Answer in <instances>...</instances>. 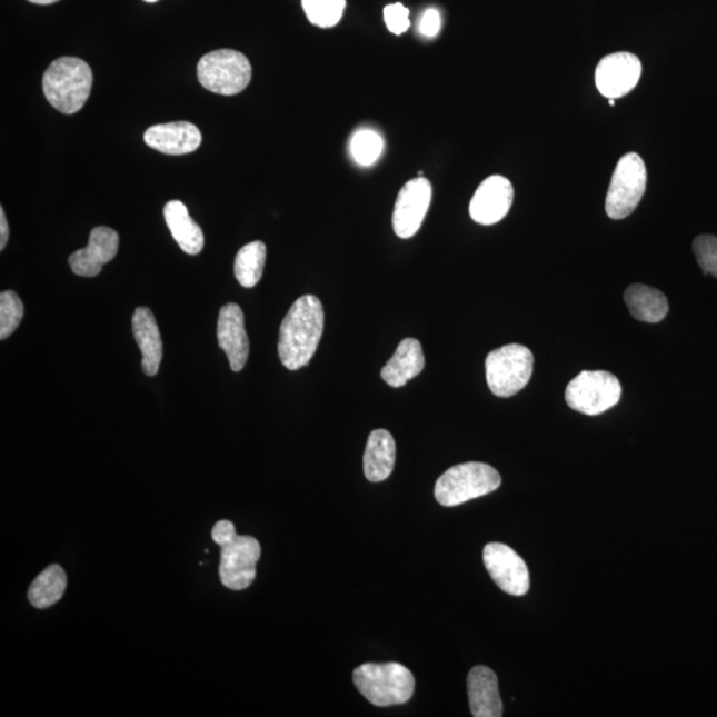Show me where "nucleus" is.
Wrapping results in <instances>:
<instances>
[{
  "mask_svg": "<svg viewBox=\"0 0 717 717\" xmlns=\"http://www.w3.org/2000/svg\"><path fill=\"white\" fill-rule=\"evenodd\" d=\"M323 330L322 302L313 296L297 299L287 312L279 331V359L287 370L298 371L310 364Z\"/></svg>",
  "mask_w": 717,
  "mask_h": 717,
  "instance_id": "f257e3e1",
  "label": "nucleus"
},
{
  "mask_svg": "<svg viewBox=\"0 0 717 717\" xmlns=\"http://www.w3.org/2000/svg\"><path fill=\"white\" fill-rule=\"evenodd\" d=\"M213 541L221 548L220 578L225 587L239 591L248 589L257 576L261 545L255 537L238 536L233 522L222 520L211 530Z\"/></svg>",
  "mask_w": 717,
  "mask_h": 717,
  "instance_id": "f03ea898",
  "label": "nucleus"
},
{
  "mask_svg": "<svg viewBox=\"0 0 717 717\" xmlns=\"http://www.w3.org/2000/svg\"><path fill=\"white\" fill-rule=\"evenodd\" d=\"M93 83L91 67L79 58H59L48 67L43 91L50 104L64 114H73L84 107Z\"/></svg>",
  "mask_w": 717,
  "mask_h": 717,
  "instance_id": "7ed1b4c3",
  "label": "nucleus"
},
{
  "mask_svg": "<svg viewBox=\"0 0 717 717\" xmlns=\"http://www.w3.org/2000/svg\"><path fill=\"white\" fill-rule=\"evenodd\" d=\"M358 691L374 706L405 705L415 691V678L400 664H366L353 671Z\"/></svg>",
  "mask_w": 717,
  "mask_h": 717,
  "instance_id": "20e7f679",
  "label": "nucleus"
},
{
  "mask_svg": "<svg viewBox=\"0 0 717 717\" xmlns=\"http://www.w3.org/2000/svg\"><path fill=\"white\" fill-rule=\"evenodd\" d=\"M501 476L482 462H466L449 468L435 485V497L442 507H459L500 488Z\"/></svg>",
  "mask_w": 717,
  "mask_h": 717,
  "instance_id": "39448f33",
  "label": "nucleus"
},
{
  "mask_svg": "<svg viewBox=\"0 0 717 717\" xmlns=\"http://www.w3.org/2000/svg\"><path fill=\"white\" fill-rule=\"evenodd\" d=\"M535 357L528 347L508 345L491 351L485 368L490 391L498 398H510L521 391L531 378Z\"/></svg>",
  "mask_w": 717,
  "mask_h": 717,
  "instance_id": "423d86ee",
  "label": "nucleus"
},
{
  "mask_svg": "<svg viewBox=\"0 0 717 717\" xmlns=\"http://www.w3.org/2000/svg\"><path fill=\"white\" fill-rule=\"evenodd\" d=\"M205 90L223 96L241 93L251 80V64L243 53L218 50L205 54L197 67Z\"/></svg>",
  "mask_w": 717,
  "mask_h": 717,
  "instance_id": "0eeeda50",
  "label": "nucleus"
},
{
  "mask_svg": "<svg viewBox=\"0 0 717 717\" xmlns=\"http://www.w3.org/2000/svg\"><path fill=\"white\" fill-rule=\"evenodd\" d=\"M647 187L645 161L637 153H627L614 170L606 197V213L613 220H624L637 209Z\"/></svg>",
  "mask_w": 717,
  "mask_h": 717,
  "instance_id": "6e6552de",
  "label": "nucleus"
},
{
  "mask_svg": "<svg viewBox=\"0 0 717 717\" xmlns=\"http://www.w3.org/2000/svg\"><path fill=\"white\" fill-rule=\"evenodd\" d=\"M621 396L619 380L606 371H584L566 388L565 399L574 411L596 416L617 406Z\"/></svg>",
  "mask_w": 717,
  "mask_h": 717,
  "instance_id": "1a4fd4ad",
  "label": "nucleus"
},
{
  "mask_svg": "<svg viewBox=\"0 0 717 717\" xmlns=\"http://www.w3.org/2000/svg\"><path fill=\"white\" fill-rule=\"evenodd\" d=\"M484 564L491 579L510 596L522 597L529 591L530 576L524 559L508 545L491 542L484 548Z\"/></svg>",
  "mask_w": 717,
  "mask_h": 717,
  "instance_id": "9d476101",
  "label": "nucleus"
},
{
  "mask_svg": "<svg viewBox=\"0 0 717 717\" xmlns=\"http://www.w3.org/2000/svg\"><path fill=\"white\" fill-rule=\"evenodd\" d=\"M430 201H432V186L425 177L408 181L395 203L392 227L396 236L408 239L418 233L428 213Z\"/></svg>",
  "mask_w": 717,
  "mask_h": 717,
  "instance_id": "9b49d317",
  "label": "nucleus"
},
{
  "mask_svg": "<svg viewBox=\"0 0 717 717\" xmlns=\"http://www.w3.org/2000/svg\"><path fill=\"white\" fill-rule=\"evenodd\" d=\"M640 60L633 53L617 52L600 60L596 71L598 91L609 99H619L638 86Z\"/></svg>",
  "mask_w": 717,
  "mask_h": 717,
  "instance_id": "f8f14e48",
  "label": "nucleus"
},
{
  "mask_svg": "<svg viewBox=\"0 0 717 717\" xmlns=\"http://www.w3.org/2000/svg\"><path fill=\"white\" fill-rule=\"evenodd\" d=\"M515 189L502 176H490L476 190L469 205L472 220L480 225H495L507 217L514 203Z\"/></svg>",
  "mask_w": 717,
  "mask_h": 717,
  "instance_id": "ddd939ff",
  "label": "nucleus"
},
{
  "mask_svg": "<svg viewBox=\"0 0 717 717\" xmlns=\"http://www.w3.org/2000/svg\"><path fill=\"white\" fill-rule=\"evenodd\" d=\"M217 337L218 343L227 353L231 370L242 371L249 358L250 345L241 307L236 303L222 307L218 318Z\"/></svg>",
  "mask_w": 717,
  "mask_h": 717,
  "instance_id": "4468645a",
  "label": "nucleus"
},
{
  "mask_svg": "<svg viewBox=\"0 0 717 717\" xmlns=\"http://www.w3.org/2000/svg\"><path fill=\"white\" fill-rule=\"evenodd\" d=\"M120 238L111 228L99 227L91 231L86 249L74 251L68 259L74 275L92 278L99 276L104 266L118 255Z\"/></svg>",
  "mask_w": 717,
  "mask_h": 717,
  "instance_id": "2eb2a0df",
  "label": "nucleus"
},
{
  "mask_svg": "<svg viewBox=\"0 0 717 717\" xmlns=\"http://www.w3.org/2000/svg\"><path fill=\"white\" fill-rule=\"evenodd\" d=\"M147 146L169 156L195 152L201 146L200 129L189 121L167 122L153 126L143 133Z\"/></svg>",
  "mask_w": 717,
  "mask_h": 717,
  "instance_id": "dca6fc26",
  "label": "nucleus"
},
{
  "mask_svg": "<svg viewBox=\"0 0 717 717\" xmlns=\"http://www.w3.org/2000/svg\"><path fill=\"white\" fill-rule=\"evenodd\" d=\"M470 711L475 717L502 716V701L498 693L497 676L490 668L477 666L468 675Z\"/></svg>",
  "mask_w": 717,
  "mask_h": 717,
  "instance_id": "f3484780",
  "label": "nucleus"
},
{
  "mask_svg": "<svg viewBox=\"0 0 717 717\" xmlns=\"http://www.w3.org/2000/svg\"><path fill=\"white\" fill-rule=\"evenodd\" d=\"M426 359L419 340L407 338L400 341L394 357L382 367L381 379L394 388L405 387L407 382L425 370Z\"/></svg>",
  "mask_w": 717,
  "mask_h": 717,
  "instance_id": "a211bd4d",
  "label": "nucleus"
},
{
  "mask_svg": "<svg viewBox=\"0 0 717 717\" xmlns=\"http://www.w3.org/2000/svg\"><path fill=\"white\" fill-rule=\"evenodd\" d=\"M136 343L142 352V371L155 377L160 370L162 360V340L153 312L147 307H139L132 319Z\"/></svg>",
  "mask_w": 717,
  "mask_h": 717,
  "instance_id": "6ab92c4d",
  "label": "nucleus"
},
{
  "mask_svg": "<svg viewBox=\"0 0 717 717\" xmlns=\"http://www.w3.org/2000/svg\"><path fill=\"white\" fill-rule=\"evenodd\" d=\"M396 461V444L386 429H377L368 437L364 457L368 481L381 482L391 476Z\"/></svg>",
  "mask_w": 717,
  "mask_h": 717,
  "instance_id": "aec40b11",
  "label": "nucleus"
},
{
  "mask_svg": "<svg viewBox=\"0 0 717 717\" xmlns=\"http://www.w3.org/2000/svg\"><path fill=\"white\" fill-rule=\"evenodd\" d=\"M163 217L170 233L180 248L190 256L200 255L205 238L200 227L189 216L188 208L181 201H169L163 208Z\"/></svg>",
  "mask_w": 717,
  "mask_h": 717,
  "instance_id": "412c9836",
  "label": "nucleus"
},
{
  "mask_svg": "<svg viewBox=\"0 0 717 717\" xmlns=\"http://www.w3.org/2000/svg\"><path fill=\"white\" fill-rule=\"evenodd\" d=\"M625 302L631 316L646 323L661 322L669 310L664 292L639 283L628 287L625 292Z\"/></svg>",
  "mask_w": 717,
  "mask_h": 717,
  "instance_id": "4be33fe9",
  "label": "nucleus"
},
{
  "mask_svg": "<svg viewBox=\"0 0 717 717\" xmlns=\"http://www.w3.org/2000/svg\"><path fill=\"white\" fill-rule=\"evenodd\" d=\"M66 589V571L59 565H51L33 580L27 596L37 609H48L63 598Z\"/></svg>",
  "mask_w": 717,
  "mask_h": 717,
  "instance_id": "5701e85b",
  "label": "nucleus"
},
{
  "mask_svg": "<svg viewBox=\"0 0 717 717\" xmlns=\"http://www.w3.org/2000/svg\"><path fill=\"white\" fill-rule=\"evenodd\" d=\"M266 262V245L256 241L243 246L237 252L235 275L239 285L251 289L261 281Z\"/></svg>",
  "mask_w": 717,
  "mask_h": 717,
  "instance_id": "b1692460",
  "label": "nucleus"
},
{
  "mask_svg": "<svg viewBox=\"0 0 717 717\" xmlns=\"http://www.w3.org/2000/svg\"><path fill=\"white\" fill-rule=\"evenodd\" d=\"M307 19L320 29H331L340 22L346 10V0H302Z\"/></svg>",
  "mask_w": 717,
  "mask_h": 717,
  "instance_id": "393cba45",
  "label": "nucleus"
},
{
  "mask_svg": "<svg viewBox=\"0 0 717 717\" xmlns=\"http://www.w3.org/2000/svg\"><path fill=\"white\" fill-rule=\"evenodd\" d=\"M385 141L372 129H360L351 140V155L361 167H371L379 160Z\"/></svg>",
  "mask_w": 717,
  "mask_h": 717,
  "instance_id": "a878e982",
  "label": "nucleus"
},
{
  "mask_svg": "<svg viewBox=\"0 0 717 717\" xmlns=\"http://www.w3.org/2000/svg\"><path fill=\"white\" fill-rule=\"evenodd\" d=\"M23 316L24 306L17 292L0 293V339L9 338L22 322Z\"/></svg>",
  "mask_w": 717,
  "mask_h": 717,
  "instance_id": "bb28decb",
  "label": "nucleus"
},
{
  "mask_svg": "<svg viewBox=\"0 0 717 717\" xmlns=\"http://www.w3.org/2000/svg\"><path fill=\"white\" fill-rule=\"evenodd\" d=\"M694 252L698 263L705 275H711L717 278V237L699 236L695 238Z\"/></svg>",
  "mask_w": 717,
  "mask_h": 717,
  "instance_id": "cd10ccee",
  "label": "nucleus"
},
{
  "mask_svg": "<svg viewBox=\"0 0 717 717\" xmlns=\"http://www.w3.org/2000/svg\"><path fill=\"white\" fill-rule=\"evenodd\" d=\"M385 22L389 31L395 36H401L411 26L409 23V10L401 3L388 4L385 9Z\"/></svg>",
  "mask_w": 717,
  "mask_h": 717,
  "instance_id": "c85d7f7f",
  "label": "nucleus"
},
{
  "mask_svg": "<svg viewBox=\"0 0 717 717\" xmlns=\"http://www.w3.org/2000/svg\"><path fill=\"white\" fill-rule=\"evenodd\" d=\"M441 30V16L436 9H428L420 19L419 31L426 38H435Z\"/></svg>",
  "mask_w": 717,
  "mask_h": 717,
  "instance_id": "c756f323",
  "label": "nucleus"
},
{
  "mask_svg": "<svg viewBox=\"0 0 717 717\" xmlns=\"http://www.w3.org/2000/svg\"><path fill=\"white\" fill-rule=\"evenodd\" d=\"M9 241V223H7L3 208H0V250H4Z\"/></svg>",
  "mask_w": 717,
  "mask_h": 717,
  "instance_id": "7c9ffc66",
  "label": "nucleus"
},
{
  "mask_svg": "<svg viewBox=\"0 0 717 717\" xmlns=\"http://www.w3.org/2000/svg\"><path fill=\"white\" fill-rule=\"evenodd\" d=\"M29 2L33 4L46 6V4L57 3L59 2V0H29Z\"/></svg>",
  "mask_w": 717,
  "mask_h": 717,
  "instance_id": "2f4dec72",
  "label": "nucleus"
},
{
  "mask_svg": "<svg viewBox=\"0 0 717 717\" xmlns=\"http://www.w3.org/2000/svg\"><path fill=\"white\" fill-rule=\"evenodd\" d=\"M143 2H147V3H156V2H159V0H143Z\"/></svg>",
  "mask_w": 717,
  "mask_h": 717,
  "instance_id": "473e14b6",
  "label": "nucleus"
}]
</instances>
